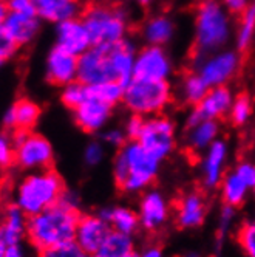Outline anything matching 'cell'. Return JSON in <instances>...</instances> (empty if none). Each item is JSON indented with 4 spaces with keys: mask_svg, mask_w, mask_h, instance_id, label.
Wrapping results in <instances>:
<instances>
[{
    "mask_svg": "<svg viewBox=\"0 0 255 257\" xmlns=\"http://www.w3.org/2000/svg\"><path fill=\"white\" fill-rule=\"evenodd\" d=\"M81 215L79 209L68 208L58 201L45 211L28 217L27 240L38 251L75 242Z\"/></svg>",
    "mask_w": 255,
    "mask_h": 257,
    "instance_id": "6da1fadb",
    "label": "cell"
},
{
    "mask_svg": "<svg viewBox=\"0 0 255 257\" xmlns=\"http://www.w3.org/2000/svg\"><path fill=\"white\" fill-rule=\"evenodd\" d=\"M232 33L230 14L220 0H201L193 19V61L226 48Z\"/></svg>",
    "mask_w": 255,
    "mask_h": 257,
    "instance_id": "7a4b0ae2",
    "label": "cell"
},
{
    "mask_svg": "<svg viewBox=\"0 0 255 257\" xmlns=\"http://www.w3.org/2000/svg\"><path fill=\"white\" fill-rule=\"evenodd\" d=\"M159 164L138 141H127L119 148L113 161V178L122 192L145 191L155 181Z\"/></svg>",
    "mask_w": 255,
    "mask_h": 257,
    "instance_id": "3957f363",
    "label": "cell"
},
{
    "mask_svg": "<svg viewBox=\"0 0 255 257\" xmlns=\"http://www.w3.org/2000/svg\"><path fill=\"white\" fill-rule=\"evenodd\" d=\"M64 192V180L51 168L30 172L19 181L16 188L14 205L31 217L56 205Z\"/></svg>",
    "mask_w": 255,
    "mask_h": 257,
    "instance_id": "277c9868",
    "label": "cell"
},
{
    "mask_svg": "<svg viewBox=\"0 0 255 257\" xmlns=\"http://www.w3.org/2000/svg\"><path fill=\"white\" fill-rule=\"evenodd\" d=\"M93 45H115L127 39L129 16L119 7L105 4L88 5L81 16Z\"/></svg>",
    "mask_w": 255,
    "mask_h": 257,
    "instance_id": "5b68a950",
    "label": "cell"
},
{
    "mask_svg": "<svg viewBox=\"0 0 255 257\" xmlns=\"http://www.w3.org/2000/svg\"><path fill=\"white\" fill-rule=\"evenodd\" d=\"M172 96L169 81L133 78L125 85L122 102L133 115L149 118L161 115L172 102Z\"/></svg>",
    "mask_w": 255,
    "mask_h": 257,
    "instance_id": "8992f818",
    "label": "cell"
},
{
    "mask_svg": "<svg viewBox=\"0 0 255 257\" xmlns=\"http://www.w3.org/2000/svg\"><path fill=\"white\" fill-rule=\"evenodd\" d=\"M16 146V166L28 171H44L50 169L54 161V152L50 141L31 131H21L16 128L11 132Z\"/></svg>",
    "mask_w": 255,
    "mask_h": 257,
    "instance_id": "52a82bcc",
    "label": "cell"
},
{
    "mask_svg": "<svg viewBox=\"0 0 255 257\" xmlns=\"http://www.w3.org/2000/svg\"><path fill=\"white\" fill-rule=\"evenodd\" d=\"M193 62V70L204 79L209 88H212L227 85L236 76L241 65V56L238 50L223 48L195 59Z\"/></svg>",
    "mask_w": 255,
    "mask_h": 257,
    "instance_id": "ba28073f",
    "label": "cell"
},
{
    "mask_svg": "<svg viewBox=\"0 0 255 257\" xmlns=\"http://www.w3.org/2000/svg\"><path fill=\"white\" fill-rule=\"evenodd\" d=\"M136 141L158 161L166 160L175 148V124L170 118L162 115L145 118Z\"/></svg>",
    "mask_w": 255,
    "mask_h": 257,
    "instance_id": "9c48e42d",
    "label": "cell"
},
{
    "mask_svg": "<svg viewBox=\"0 0 255 257\" xmlns=\"http://www.w3.org/2000/svg\"><path fill=\"white\" fill-rule=\"evenodd\" d=\"M172 73H173V62L164 47L145 45L136 51L133 78L169 81Z\"/></svg>",
    "mask_w": 255,
    "mask_h": 257,
    "instance_id": "30bf717a",
    "label": "cell"
},
{
    "mask_svg": "<svg viewBox=\"0 0 255 257\" xmlns=\"http://www.w3.org/2000/svg\"><path fill=\"white\" fill-rule=\"evenodd\" d=\"M233 98L235 96L232 93V90L227 85L209 88L207 95L203 98V101L192 107L186 119V125L189 127L204 119L218 121L223 116H227L230 112Z\"/></svg>",
    "mask_w": 255,
    "mask_h": 257,
    "instance_id": "8fae6325",
    "label": "cell"
},
{
    "mask_svg": "<svg viewBox=\"0 0 255 257\" xmlns=\"http://www.w3.org/2000/svg\"><path fill=\"white\" fill-rule=\"evenodd\" d=\"M78 81L85 85L115 81L110 62H108L107 45H93L81 56H78Z\"/></svg>",
    "mask_w": 255,
    "mask_h": 257,
    "instance_id": "7c38bea8",
    "label": "cell"
},
{
    "mask_svg": "<svg viewBox=\"0 0 255 257\" xmlns=\"http://www.w3.org/2000/svg\"><path fill=\"white\" fill-rule=\"evenodd\" d=\"M110 231L112 226L98 214H84L79 218L75 243L85 254H95L99 251Z\"/></svg>",
    "mask_w": 255,
    "mask_h": 257,
    "instance_id": "4fadbf2b",
    "label": "cell"
},
{
    "mask_svg": "<svg viewBox=\"0 0 255 257\" xmlns=\"http://www.w3.org/2000/svg\"><path fill=\"white\" fill-rule=\"evenodd\" d=\"M56 45L62 50L81 56L82 53L93 47L92 38L81 17L59 22L56 27Z\"/></svg>",
    "mask_w": 255,
    "mask_h": 257,
    "instance_id": "5bb4252c",
    "label": "cell"
},
{
    "mask_svg": "<svg viewBox=\"0 0 255 257\" xmlns=\"http://www.w3.org/2000/svg\"><path fill=\"white\" fill-rule=\"evenodd\" d=\"M207 212L206 198L201 192L190 191L181 195L175 203V222L183 229L201 226Z\"/></svg>",
    "mask_w": 255,
    "mask_h": 257,
    "instance_id": "9a60e30c",
    "label": "cell"
},
{
    "mask_svg": "<svg viewBox=\"0 0 255 257\" xmlns=\"http://www.w3.org/2000/svg\"><path fill=\"white\" fill-rule=\"evenodd\" d=\"M139 225L145 229L155 232L166 225L169 218V205L159 191H147L139 200Z\"/></svg>",
    "mask_w": 255,
    "mask_h": 257,
    "instance_id": "2e32d148",
    "label": "cell"
},
{
    "mask_svg": "<svg viewBox=\"0 0 255 257\" xmlns=\"http://www.w3.org/2000/svg\"><path fill=\"white\" fill-rule=\"evenodd\" d=\"M47 79L59 87L78 81V56L56 45L47 56Z\"/></svg>",
    "mask_w": 255,
    "mask_h": 257,
    "instance_id": "e0dca14e",
    "label": "cell"
},
{
    "mask_svg": "<svg viewBox=\"0 0 255 257\" xmlns=\"http://www.w3.org/2000/svg\"><path fill=\"white\" fill-rule=\"evenodd\" d=\"M112 105L90 96L78 108L73 110L75 122L87 134H96L105 127L112 116Z\"/></svg>",
    "mask_w": 255,
    "mask_h": 257,
    "instance_id": "ac0fdd59",
    "label": "cell"
},
{
    "mask_svg": "<svg viewBox=\"0 0 255 257\" xmlns=\"http://www.w3.org/2000/svg\"><path fill=\"white\" fill-rule=\"evenodd\" d=\"M229 148L224 140L218 138L210 148L203 154V163H201V177L204 186L209 189H215L221 185L226 161H227Z\"/></svg>",
    "mask_w": 255,
    "mask_h": 257,
    "instance_id": "d6986e66",
    "label": "cell"
},
{
    "mask_svg": "<svg viewBox=\"0 0 255 257\" xmlns=\"http://www.w3.org/2000/svg\"><path fill=\"white\" fill-rule=\"evenodd\" d=\"M108 62H110L112 75L115 81L127 85L135 76V59L136 48L130 41H122L115 45H108Z\"/></svg>",
    "mask_w": 255,
    "mask_h": 257,
    "instance_id": "ffe728a7",
    "label": "cell"
},
{
    "mask_svg": "<svg viewBox=\"0 0 255 257\" xmlns=\"http://www.w3.org/2000/svg\"><path fill=\"white\" fill-rule=\"evenodd\" d=\"M28 215L19 208L8 205L4 209V215L0 218V238L8 245H19L27 237Z\"/></svg>",
    "mask_w": 255,
    "mask_h": 257,
    "instance_id": "44dd1931",
    "label": "cell"
},
{
    "mask_svg": "<svg viewBox=\"0 0 255 257\" xmlns=\"http://www.w3.org/2000/svg\"><path fill=\"white\" fill-rule=\"evenodd\" d=\"M5 31L16 42L17 47L30 44L39 33L41 19L38 14H17L10 13L4 24Z\"/></svg>",
    "mask_w": 255,
    "mask_h": 257,
    "instance_id": "7402d4cb",
    "label": "cell"
},
{
    "mask_svg": "<svg viewBox=\"0 0 255 257\" xmlns=\"http://www.w3.org/2000/svg\"><path fill=\"white\" fill-rule=\"evenodd\" d=\"M41 118V107L28 98L16 101L4 115V124L10 131H31Z\"/></svg>",
    "mask_w": 255,
    "mask_h": 257,
    "instance_id": "603a6c76",
    "label": "cell"
},
{
    "mask_svg": "<svg viewBox=\"0 0 255 257\" xmlns=\"http://www.w3.org/2000/svg\"><path fill=\"white\" fill-rule=\"evenodd\" d=\"M39 19L59 24L75 19L81 13L79 0H33Z\"/></svg>",
    "mask_w": 255,
    "mask_h": 257,
    "instance_id": "cb8c5ba5",
    "label": "cell"
},
{
    "mask_svg": "<svg viewBox=\"0 0 255 257\" xmlns=\"http://www.w3.org/2000/svg\"><path fill=\"white\" fill-rule=\"evenodd\" d=\"M220 135V124L215 119H204L187 127L186 146L192 154H204Z\"/></svg>",
    "mask_w": 255,
    "mask_h": 257,
    "instance_id": "d4e9b609",
    "label": "cell"
},
{
    "mask_svg": "<svg viewBox=\"0 0 255 257\" xmlns=\"http://www.w3.org/2000/svg\"><path fill=\"white\" fill-rule=\"evenodd\" d=\"M175 36V24L166 14H156L145 21L142 27V38L145 45H167Z\"/></svg>",
    "mask_w": 255,
    "mask_h": 257,
    "instance_id": "484cf974",
    "label": "cell"
},
{
    "mask_svg": "<svg viewBox=\"0 0 255 257\" xmlns=\"http://www.w3.org/2000/svg\"><path fill=\"white\" fill-rule=\"evenodd\" d=\"M98 215L104 218L105 222L112 226L113 231H119L124 234L132 235L139 226L138 212L124 208V206H113V208H102Z\"/></svg>",
    "mask_w": 255,
    "mask_h": 257,
    "instance_id": "4316f807",
    "label": "cell"
},
{
    "mask_svg": "<svg viewBox=\"0 0 255 257\" xmlns=\"http://www.w3.org/2000/svg\"><path fill=\"white\" fill-rule=\"evenodd\" d=\"M221 197L224 205L229 206H240L243 201L246 200L247 194H249V186L240 178V175L235 171L232 172H226L221 181Z\"/></svg>",
    "mask_w": 255,
    "mask_h": 257,
    "instance_id": "83f0119b",
    "label": "cell"
},
{
    "mask_svg": "<svg viewBox=\"0 0 255 257\" xmlns=\"http://www.w3.org/2000/svg\"><path fill=\"white\" fill-rule=\"evenodd\" d=\"M209 85L204 82V79L198 75L195 70L186 73L179 82V93L183 101L192 107L199 104L203 101V98L207 95Z\"/></svg>",
    "mask_w": 255,
    "mask_h": 257,
    "instance_id": "f1b7e54d",
    "label": "cell"
},
{
    "mask_svg": "<svg viewBox=\"0 0 255 257\" xmlns=\"http://www.w3.org/2000/svg\"><path fill=\"white\" fill-rule=\"evenodd\" d=\"M133 251L135 242L132 235L112 229L96 254L99 257H125Z\"/></svg>",
    "mask_w": 255,
    "mask_h": 257,
    "instance_id": "f546056e",
    "label": "cell"
},
{
    "mask_svg": "<svg viewBox=\"0 0 255 257\" xmlns=\"http://www.w3.org/2000/svg\"><path fill=\"white\" fill-rule=\"evenodd\" d=\"M255 39V4H250L241 14L235 30V45L240 53L249 50Z\"/></svg>",
    "mask_w": 255,
    "mask_h": 257,
    "instance_id": "4dcf8cb0",
    "label": "cell"
},
{
    "mask_svg": "<svg viewBox=\"0 0 255 257\" xmlns=\"http://www.w3.org/2000/svg\"><path fill=\"white\" fill-rule=\"evenodd\" d=\"M88 90H90V96L92 98H96L108 105L115 107L116 104L122 102V99H124L125 85H122L119 81H105L101 84L88 85Z\"/></svg>",
    "mask_w": 255,
    "mask_h": 257,
    "instance_id": "1f68e13d",
    "label": "cell"
},
{
    "mask_svg": "<svg viewBox=\"0 0 255 257\" xmlns=\"http://www.w3.org/2000/svg\"><path fill=\"white\" fill-rule=\"evenodd\" d=\"M90 98V90L88 85L82 84L81 81L70 82L65 87H62V93H61V101L65 107L70 110L78 108L82 102H85Z\"/></svg>",
    "mask_w": 255,
    "mask_h": 257,
    "instance_id": "d6a6232c",
    "label": "cell"
},
{
    "mask_svg": "<svg viewBox=\"0 0 255 257\" xmlns=\"http://www.w3.org/2000/svg\"><path fill=\"white\" fill-rule=\"evenodd\" d=\"M252 110H253V105H252L250 96L246 93H240L233 98L230 112L227 116L233 125H244L252 116Z\"/></svg>",
    "mask_w": 255,
    "mask_h": 257,
    "instance_id": "836d02e7",
    "label": "cell"
},
{
    "mask_svg": "<svg viewBox=\"0 0 255 257\" xmlns=\"http://www.w3.org/2000/svg\"><path fill=\"white\" fill-rule=\"evenodd\" d=\"M236 242L246 257H255V220L240 226L236 231Z\"/></svg>",
    "mask_w": 255,
    "mask_h": 257,
    "instance_id": "e575fe53",
    "label": "cell"
},
{
    "mask_svg": "<svg viewBox=\"0 0 255 257\" xmlns=\"http://www.w3.org/2000/svg\"><path fill=\"white\" fill-rule=\"evenodd\" d=\"M16 164V146L13 135L8 132L0 134V169H10Z\"/></svg>",
    "mask_w": 255,
    "mask_h": 257,
    "instance_id": "d590c367",
    "label": "cell"
},
{
    "mask_svg": "<svg viewBox=\"0 0 255 257\" xmlns=\"http://www.w3.org/2000/svg\"><path fill=\"white\" fill-rule=\"evenodd\" d=\"M85 255L87 254L75 242H71L62 246H54L50 249L39 251L38 257H85Z\"/></svg>",
    "mask_w": 255,
    "mask_h": 257,
    "instance_id": "8d00e7d4",
    "label": "cell"
},
{
    "mask_svg": "<svg viewBox=\"0 0 255 257\" xmlns=\"http://www.w3.org/2000/svg\"><path fill=\"white\" fill-rule=\"evenodd\" d=\"M104 144L101 141H92L87 144L84 151V160L88 166H98V164L104 160Z\"/></svg>",
    "mask_w": 255,
    "mask_h": 257,
    "instance_id": "74e56055",
    "label": "cell"
},
{
    "mask_svg": "<svg viewBox=\"0 0 255 257\" xmlns=\"http://www.w3.org/2000/svg\"><path fill=\"white\" fill-rule=\"evenodd\" d=\"M144 121L145 118L144 116H139V115H133L127 119L125 125H124V132L127 135V140L129 141H136L141 135V131L144 127Z\"/></svg>",
    "mask_w": 255,
    "mask_h": 257,
    "instance_id": "f35d334b",
    "label": "cell"
},
{
    "mask_svg": "<svg viewBox=\"0 0 255 257\" xmlns=\"http://www.w3.org/2000/svg\"><path fill=\"white\" fill-rule=\"evenodd\" d=\"M236 174L240 175V178L249 186L250 191L255 189V164L250 161H241L235 166L233 169Z\"/></svg>",
    "mask_w": 255,
    "mask_h": 257,
    "instance_id": "ab89813d",
    "label": "cell"
},
{
    "mask_svg": "<svg viewBox=\"0 0 255 257\" xmlns=\"http://www.w3.org/2000/svg\"><path fill=\"white\" fill-rule=\"evenodd\" d=\"M102 141L113 146V148H122V146L129 141L127 140V135L124 132V128H108L102 134Z\"/></svg>",
    "mask_w": 255,
    "mask_h": 257,
    "instance_id": "60d3db41",
    "label": "cell"
},
{
    "mask_svg": "<svg viewBox=\"0 0 255 257\" xmlns=\"http://www.w3.org/2000/svg\"><path fill=\"white\" fill-rule=\"evenodd\" d=\"M16 50H17L16 42L10 38V34L5 31V28L0 27V54H2V58L4 59L11 58L16 53Z\"/></svg>",
    "mask_w": 255,
    "mask_h": 257,
    "instance_id": "b9f144b4",
    "label": "cell"
},
{
    "mask_svg": "<svg viewBox=\"0 0 255 257\" xmlns=\"http://www.w3.org/2000/svg\"><path fill=\"white\" fill-rule=\"evenodd\" d=\"M10 13L17 14H36L33 0H5Z\"/></svg>",
    "mask_w": 255,
    "mask_h": 257,
    "instance_id": "7bdbcfd3",
    "label": "cell"
},
{
    "mask_svg": "<svg viewBox=\"0 0 255 257\" xmlns=\"http://www.w3.org/2000/svg\"><path fill=\"white\" fill-rule=\"evenodd\" d=\"M220 2L226 8V11L233 16H240L250 5L249 0H220Z\"/></svg>",
    "mask_w": 255,
    "mask_h": 257,
    "instance_id": "ee69618b",
    "label": "cell"
},
{
    "mask_svg": "<svg viewBox=\"0 0 255 257\" xmlns=\"http://www.w3.org/2000/svg\"><path fill=\"white\" fill-rule=\"evenodd\" d=\"M235 208L233 206H229V205H224L223 209H221V214H220V234H224L227 232V229L230 228L232 225V220L235 217Z\"/></svg>",
    "mask_w": 255,
    "mask_h": 257,
    "instance_id": "f6af8a7d",
    "label": "cell"
},
{
    "mask_svg": "<svg viewBox=\"0 0 255 257\" xmlns=\"http://www.w3.org/2000/svg\"><path fill=\"white\" fill-rule=\"evenodd\" d=\"M4 257H27V252H25L22 243H19V245H11V246L7 248Z\"/></svg>",
    "mask_w": 255,
    "mask_h": 257,
    "instance_id": "bcb514c9",
    "label": "cell"
},
{
    "mask_svg": "<svg viewBox=\"0 0 255 257\" xmlns=\"http://www.w3.org/2000/svg\"><path fill=\"white\" fill-rule=\"evenodd\" d=\"M139 257H162V251L159 246L153 245V246L145 248L142 252H139Z\"/></svg>",
    "mask_w": 255,
    "mask_h": 257,
    "instance_id": "7dc6e473",
    "label": "cell"
},
{
    "mask_svg": "<svg viewBox=\"0 0 255 257\" xmlns=\"http://www.w3.org/2000/svg\"><path fill=\"white\" fill-rule=\"evenodd\" d=\"M8 16H10V10H8L7 2L5 0H0V27H4Z\"/></svg>",
    "mask_w": 255,
    "mask_h": 257,
    "instance_id": "c3c4849f",
    "label": "cell"
},
{
    "mask_svg": "<svg viewBox=\"0 0 255 257\" xmlns=\"http://www.w3.org/2000/svg\"><path fill=\"white\" fill-rule=\"evenodd\" d=\"M135 4H138L139 7L145 8V7H150L153 4V0H135Z\"/></svg>",
    "mask_w": 255,
    "mask_h": 257,
    "instance_id": "681fc988",
    "label": "cell"
},
{
    "mask_svg": "<svg viewBox=\"0 0 255 257\" xmlns=\"http://www.w3.org/2000/svg\"><path fill=\"white\" fill-rule=\"evenodd\" d=\"M125 257H139V252H136V251H133V252H130L129 255H125Z\"/></svg>",
    "mask_w": 255,
    "mask_h": 257,
    "instance_id": "f907efd6",
    "label": "cell"
},
{
    "mask_svg": "<svg viewBox=\"0 0 255 257\" xmlns=\"http://www.w3.org/2000/svg\"><path fill=\"white\" fill-rule=\"evenodd\" d=\"M85 257H99V255H98V254L95 252V254H87Z\"/></svg>",
    "mask_w": 255,
    "mask_h": 257,
    "instance_id": "816d5d0a",
    "label": "cell"
},
{
    "mask_svg": "<svg viewBox=\"0 0 255 257\" xmlns=\"http://www.w3.org/2000/svg\"><path fill=\"white\" fill-rule=\"evenodd\" d=\"M4 61H5V59L2 58V54H0V65H2V64H4Z\"/></svg>",
    "mask_w": 255,
    "mask_h": 257,
    "instance_id": "f5cc1de1",
    "label": "cell"
},
{
    "mask_svg": "<svg viewBox=\"0 0 255 257\" xmlns=\"http://www.w3.org/2000/svg\"><path fill=\"white\" fill-rule=\"evenodd\" d=\"M2 215H4V211H0V218H2Z\"/></svg>",
    "mask_w": 255,
    "mask_h": 257,
    "instance_id": "db71d44e",
    "label": "cell"
},
{
    "mask_svg": "<svg viewBox=\"0 0 255 257\" xmlns=\"http://www.w3.org/2000/svg\"><path fill=\"white\" fill-rule=\"evenodd\" d=\"M253 192H255V189H253Z\"/></svg>",
    "mask_w": 255,
    "mask_h": 257,
    "instance_id": "11a10c76",
    "label": "cell"
}]
</instances>
